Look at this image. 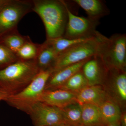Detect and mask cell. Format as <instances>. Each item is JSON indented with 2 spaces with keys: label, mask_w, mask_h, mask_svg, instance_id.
<instances>
[{
  "label": "cell",
  "mask_w": 126,
  "mask_h": 126,
  "mask_svg": "<svg viewBox=\"0 0 126 126\" xmlns=\"http://www.w3.org/2000/svg\"><path fill=\"white\" fill-rule=\"evenodd\" d=\"M40 72L35 59L18 61L0 70V90L14 95L23 90Z\"/></svg>",
  "instance_id": "obj_1"
},
{
  "label": "cell",
  "mask_w": 126,
  "mask_h": 126,
  "mask_svg": "<svg viewBox=\"0 0 126 126\" xmlns=\"http://www.w3.org/2000/svg\"><path fill=\"white\" fill-rule=\"evenodd\" d=\"M32 4V11L39 16L45 26L46 40L63 36L68 21L65 1L35 0Z\"/></svg>",
  "instance_id": "obj_2"
},
{
  "label": "cell",
  "mask_w": 126,
  "mask_h": 126,
  "mask_svg": "<svg viewBox=\"0 0 126 126\" xmlns=\"http://www.w3.org/2000/svg\"><path fill=\"white\" fill-rule=\"evenodd\" d=\"M99 38L97 55L107 68L126 70V34L116 33L107 38L99 32Z\"/></svg>",
  "instance_id": "obj_3"
},
{
  "label": "cell",
  "mask_w": 126,
  "mask_h": 126,
  "mask_svg": "<svg viewBox=\"0 0 126 126\" xmlns=\"http://www.w3.org/2000/svg\"><path fill=\"white\" fill-rule=\"evenodd\" d=\"M52 73L50 69L40 71L28 86L18 93L7 97L5 101L10 106L27 113L33 105L38 102Z\"/></svg>",
  "instance_id": "obj_4"
},
{
  "label": "cell",
  "mask_w": 126,
  "mask_h": 126,
  "mask_svg": "<svg viewBox=\"0 0 126 126\" xmlns=\"http://www.w3.org/2000/svg\"><path fill=\"white\" fill-rule=\"evenodd\" d=\"M99 32L96 36L77 44L61 52L50 70L52 73L97 55L99 46Z\"/></svg>",
  "instance_id": "obj_5"
},
{
  "label": "cell",
  "mask_w": 126,
  "mask_h": 126,
  "mask_svg": "<svg viewBox=\"0 0 126 126\" xmlns=\"http://www.w3.org/2000/svg\"><path fill=\"white\" fill-rule=\"evenodd\" d=\"M32 1L6 0L0 8V40L17 31L22 18L32 11Z\"/></svg>",
  "instance_id": "obj_6"
},
{
  "label": "cell",
  "mask_w": 126,
  "mask_h": 126,
  "mask_svg": "<svg viewBox=\"0 0 126 126\" xmlns=\"http://www.w3.org/2000/svg\"><path fill=\"white\" fill-rule=\"evenodd\" d=\"M68 14V21L63 37L78 39L91 38L96 36L97 27L99 21L88 17L75 15L71 11L67 1H65Z\"/></svg>",
  "instance_id": "obj_7"
},
{
  "label": "cell",
  "mask_w": 126,
  "mask_h": 126,
  "mask_svg": "<svg viewBox=\"0 0 126 126\" xmlns=\"http://www.w3.org/2000/svg\"><path fill=\"white\" fill-rule=\"evenodd\" d=\"M34 126H60L64 124L63 110L38 102L28 111Z\"/></svg>",
  "instance_id": "obj_8"
},
{
  "label": "cell",
  "mask_w": 126,
  "mask_h": 126,
  "mask_svg": "<svg viewBox=\"0 0 126 126\" xmlns=\"http://www.w3.org/2000/svg\"><path fill=\"white\" fill-rule=\"evenodd\" d=\"M108 71V69L97 55L93 56L88 60L81 69L89 86L103 84Z\"/></svg>",
  "instance_id": "obj_9"
},
{
  "label": "cell",
  "mask_w": 126,
  "mask_h": 126,
  "mask_svg": "<svg viewBox=\"0 0 126 126\" xmlns=\"http://www.w3.org/2000/svg\"><path fill=\"white\" fill-rule=\"evenodd\" d=\"M103 84L112 86L111 89L114 97L113 100L118 104L120 107L126 103V70L108 69L107 77Z\"/></svg>",
  "instance_id": "obj_10"
},
{
  "label": "cell",
  "mask_w": 126,
  "mask_h": 126,
  "mask_svg": "<svg viewBox=\"0 0 126 126\" xmlns=\"http://www.w3.org/2000/svg\"><path fill=\"white\" fill-rule=\"evenodd\" d=\"M77 94L61 89L44 90L39 98L38 102L63 109L77 102Z\"/></svg>",
  "instance_id": "obj_11"
},
{
  "label": "cell",
  "mask_w": 126,
  "mask_h": 126,
  "mask_svg": "<svg viewBox=\"0 0 126 126\" xmlns=\"http://www.w3.org/2000/svg\"><path fill=\"white\" fill-rule=\"evenodd\" d=\"M89 59L52 73L46 83L44 90L59 89L73 75L80 71L84 63Z\"/></svg>",
  "instance_id": "obj_12"
},
{
  "label": "cell",
  "mask_w": 126,
  "mask_h": 126,
  "mask_svg": "<svg viewBox=\"0 0 126 126\" xmlns=\"http://www.w3.org/2000/svg\"><path fill=\"white\" fill-rule=\"evenodd\" d=\"M101 85L88 86L77 94L76 101L82 106L90 104L99 106L109 96Z\"/></svg>",
  "instance_id": "obj_13"
},
{
  "label": "cell",
  "mask_w": 126,
  "mask_h": 126,
  "mask_svg": "<svg viewBox=\"0 0 126 126\" xmlns=\"http://www.w3.org/2000/svg\"><path fill=\"white\" fill-rule=\"evenodd\" d=\"M74 3L83 9L91 19L99 21L101 18L110 14L103 1L101 0H73Z\"/></svg>",
  "instance_id": "obj_14"
},
{
  "label": "cell",
  "mask_w": 126,
  "mask_h": 126,
  "mask_svg": "<svg viewBox=\"0 0 126 126\" xmlns=\"http://www.w3.org/2000/svg\"><path fill=\"white\" fill-rule=\"evenodd\" d=\"M82 126H105L104 121L99 107L84 104L81 106Z\"/></svg>",
  "instance_id": "obj_15"
},
{
  "label": "cell",
  "mask_w": 126,
  "mask_h": 126,
  "mask_svg": "<svg viewBox=\"0 0 126 126\" xmlns=\"http://www.w3.org/2000/svg\"><path fill=\"white\" fill-rule=\"evenodd\" d=\"M58 55L53 48L46 41L40 44L38 53L35 59L37 66L40 71L50 69Z\"/></svg>",
  "instance_id": "obj_16"
},
{
  "label": "cell",
  "mask_w": 126,
  "mask_h": 126,
  "mask_svg": "<svg viewBox=\"0 0 126 126\" xmlns=\"http://www.w3.org/2000/svg\"><path fill=\"white\" fill-rule=\"evenodd\" d=\"M98 107L106 124L119 122L122 114L121 107L110 97Z\"/></svg>",
  "instance_id": "obj_17"
},
{
  "label": "cell",
  "mask_w": 126,
  "mask_h": 126,
  "mask_svg": "<svg viewBox=\"0 0 126 126\" xmlns=\"http://www.w3.org/2000/svg\"><path fill=\"white\" fill-rule=\"evenodd\" d=\"M61 109L64 124L70 126H82L81 105L76 102Z\"/></svg>",
  "instance_id": "obj_18"
},
{
  "label": "cell",
  "mask_w": 126,
  "mask_h": 126,
  "mask_svg": "<svg viewBox=\"0 0 126 126\" xmlns=\"http://www.w3.org/2000/svg\"><path fill=\"white\" fill-rule=\"evenodd\" d=\"M29 39V36H22L17 30L4 36L0 40V43L16 54Z\"/></svg>",
  "instance_id": "obj_19"
},
{
  "label": "cell",
  "mask_w": 126,
  "mask_h": 126,
  "mask_svg": "<svg viewBox=\"0 0 126 126\" xmlns=\"http://www.w3.org/2000/svg\"><path fill=\"white\" fill-rule=\"evenodd\" d=\"M88 86L87 81L81 70L73 75L59 89L78 93Z\"/></svg>",
  "instance_id": "obj_20"
},
{
  "label": "cell",
  "mask_w": 126,
  "mask_h": 126,
  "mask_svg": "<svg viewBox=\"0 0 126 126\" xmlns=\"http://www.w3.org/2000/svg\"><path fill=\"white\" fill-rule=\"evenodd\" d=\"M89 39H71L62 36L52 39L46 40V41L59 55L72 46Z\"/></svg>",
  "instance_id": "obj_21"
},
{
  "label": "cell",
  "mask_w": 126,
  "mask_h": 126,
  "mask_svg": "<svg viewBox=\"0 0 126 126\" xmlns=\"http://www.w3.org/2000/svg\"><path fill=\"white\" fill-rule=\"evenodd\" d=\"M40 44H37L29 39L16 53L18 59L22 60H31L36 59Z\"/></svg>",
  "instance_id": "obj_22"
},
{
  "label": "cell",
  "mask_w": 126,
  "mask_h": 126,
  "mask_svg": "<svg viewBox=\"0 0 126 126\" xmlns=\"http://www.w3.org/2000/svg\"><path fill=\"white\" fill-rule=\"evenodd\" d=\"M16 55L0 43V70L18 61Z\"/></svg>",
  "instance_id": "obj_23"
},
{
  "label": "cell",
  "mask_w": 126,
  "mask_h": 126,
  "mask_svg": "<svg viewBox=\"0 0 126 126\" xmlns=\"http://www.w3.org/2000/svg\"><path fill=\"white\" fill-rule=\"evenodd\" d=\"M120 126H126V112L122 113L120 119Z\"/></svg>",
  "instance_id": "obj_24"
},
{
  "label": "cell",
  "mask_w": 126,
  "mask_h": 126,
  "mask_svg": "<svg viewBox=\"0 0 126 126\" xmlns=\"http://www.w3.org/2000/svg\"><path fill=\"white\" fill-rule=\"evenodd\" d=\"M8 97V95L5 93L0 90V101H5V99Z\"/></svg>",
  "instance_id": "obj_25"
},
{
  "label": "cell",
  "mask_w": 126,
  "mask_h": 126,
  "mask_svg": "<svg viewBox=\"0 0 126 126\" xmlns=\"http://www.w3.org/2000/svg\"><path fill=\"white\" fill-rule=\"evenodd\" d=\"M105 126H121L120 123H107Z\"/></svg>",
  "instance_id": "obj_26"
},
{
  "label": "cell",
  "mask_w": 126,
  "mask_h": 126,
  "mask_svg": "<svg viewBox=\"0 0 126 126\" xmlns=\"http://www.w3.org/2000/svg\"><path fill=\"white\" fill-rule=\"evenodd\" d=\"M6 0H0V8L2 6L3 4L5 2Z\"/></svg>",
  "instance_id": "obj_27"
},
{
  "label": "cell",
  "mask_w": 126,
  "mask_h": 126,
  "mask_svg": "<svg viewBox=\"0 0 126 126\" xmlns=\"http://www.w3.org/2000/svg\"><path fill=\"white\" fill-rule=\"evenodd\" d=\"M68 126V125H66V124H63V125H62V126Z\"/></svg>",
  "instance_id": "obj_28"
}]
</instances>
